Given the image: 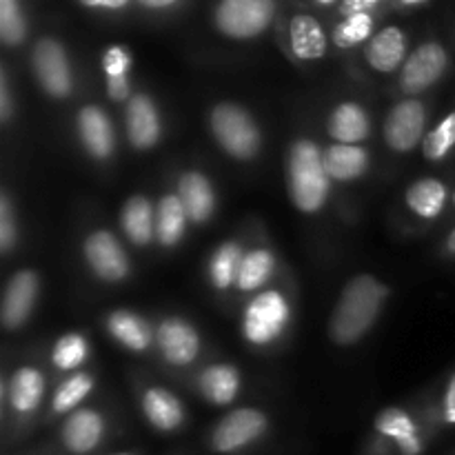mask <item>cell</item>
<instances>
[{
	"label": "cell",
	"mask_w": 455,
	"mask_h": 455,
	"mask_svg": "<svg viewBox=\"0 0 455 455\" xmlns=\"http://www.w3.org/2000/svg\"><path fill=\"white\" fill-rule=\"evenodd\" d=\"M320 4H331V3H336V0H318Z\"/></svg>",
	"instance_id": "bcb514c9"
},
{
	"label": "cell",
	"mask_w": 455,
	"mask_h": 455,
	"mask_svg": "<svg viewBox=\"0 0 455 455\" xmlns=\"http://www.w3.org/2000/svg\"><path fill=\"white\" fill-rule=\"evenodd\" d=\"M373 34V16L371 13H355V16H347L340 25L333 29V44L340 49H351L355 44L371 40Z\"/></svg>",
	"instance_id": "1f68e13d"
},
{
	"label": "cell",
	"mask_w": 455,
	"mask_h": 455,
	"mask_svg": "<svg viewBox=\"0 0 455 455\" xmlns=\"http://www.w3.org/2000/svg\"><path fill=\"white\" fill-rule=\"evenodd\" d=\"M142 411L158 431H173L185 420V409H182L180 400L160 387L147 391L142 398Z\"/></svg>",
	"instance_id": "603a6c76"
},
{
	"label": "cell",
	"mask_w": 455,
	"mask_h": 455,
	"mask_svg": "<svg viewBox=\"0 0 455 455\" xmlns=\"http://www.w3.org/2000/svg\"><path fill=\"white\" fill-rule=\"evenodd\" d=\"M274 269L275 258L269 249H251L249 253H244L235 287L240 291H256V289L265 287L269 283L271 275H274Z\"/></svg>",
	"instance_id": "f1b7e54d"
},
{
	"label": "cell",
	"mask_w": 455,
	"mask_h": 455,
	"mask_svg": "<svg viewBox=\"0 0 455 455\" xmlns=\"http://www.w3.org/2000/svg\"><path fill=\"white\" fill-rule=\"evenodd\" d=\"M376 429L387 438L395 440L403 455H420L422 453V440L418 435V427L413 418L403 409H387L378 416Z\"/></svg>",
	"instance_id": "44dd1931"
},
{
	"label": "cell",
	"mask_w": 455,
	"mask_h": 455,
	"mask_svg": "<svg viewBox=\"0 0 455 455\" xmlns=\"http://www.w3.org/2000/svg\"><path fill=\"white\" fill-rule=\"evenodd\" d=\"M107 92L114 100H127L129 98V78H107Z\"/></svg>",
	"instance_id": "ab89813d"
},
{
	"label": "cell",
	"mask_w": 455,
	"mask_h": 455,
	"mask_svg": "<svg viewBox=\"0 0 455 455\" xmlns=\"http://www.w3.org/2000/svg\"><path fill=\"white\" fill-rule=\"evenodd\" d=\"M107 329L111 336L120 342L123 347L132 351H145L151 345V329L140 315L132 314V311H114L107 318Z\"/></svg>",
	"instance_id": "83f0119b"
},
{
	"label": "cell",
	"mask_w": 455,
	"mask_h": 455,
	"mask_svg": "<svg viewBox=\"0 0 455 455\" xmlns=\"http://www.w3.org/2000/svg\"><path fill=\"white\" fill-rule=\"evenodd\" d=\"M31 67L44 92L65 98L71 92V69L65 47L56 38H40L31 52Z\"/></svg>",
	"instance_id": "8992f818"
},
{
	"label": "cell",
	"mask_w": 455,
	"mask_h": 455,
	"mask_svg": "<svg viewBox=\"0 0 455 455\" xmlns=\"http://www.w3.org/2000/svg\"><path fill=\"white\" fill-rule=\"evenodd\" d=\"M178 198H180L191 222H207L212 218L216 196H213L212 182L200 172H189L180 178Z\"/></svg>",
	"instance_id": "ac0fdd59"
},
{
	"label": "cell",
	"mask_w": 455,
	"mask_h": 455,
	"mask_svg": "<svg viewBox=\"0 0 455 455\" xmlns=\"http://www.w3.org/2000/svg\"><path fill=\"white\" fill-rule=\"evenodd\" d=\"M449 200V187L435 178H422L407 189V204L416 216L434 220L444 212Z\"/></svg>",
	"instance_id": "d4e9b609"
},
{
	"label": "cell",
	"mask_w": 455,
	"mask_h": 455,
	"mask_svg": "<svg viewBox=\"0 0 455 455\" xmlns=\"http://www.w3.org/2000/svg\"><path fill=\"white\" fill-rule=\"evenodd\" d=\"M455 149V109L451 114L444 116L429 133L422 140V151L429 160L438 163V160H444L447 156H451Z\"/></svg>",
	"instance_id": "4dcf8cb0"
},
{
	"label": "cell",
	"mask_w": 455,
	"mask_h": 455,
	"mask_svg": "<svg viewBox=\"0 0 455 455\" xmlns=\"http://www.w3.org/2000/svg\"><path fill=\"white\" fill-rule=\"evenodd\" d=\"M84 258L93 274L107 283H118L129 274V260L124 249L120 247L118 238L109 231H93L84 240Z\"/></svg>",
	"instance_id": "30bf717a"
},
{
	"label": "cell",
	"mask_w": 455,
	"mask_h": 455,
	"mask_svg": "<svg viewBox=\"0 0 455 455\" xmlns=\"http://www.w3.org/2000/svg\"><path fill=\"white\" fill-rule=\"evenodd\" d=\"M118 455H129V453H118Z\"/></svg>",
	"instance_id": "c3c4849f"
},
{
	"label": "cell",
	"mask_w": 455,
	"mask_h": 455,
	"mask_svg": "<svg viewBox=\"0 0 455 455\" xmlns=\"http://www.w3.org/2000/svg\"><path fill=\"white\" fill-rule=\"evenodd\" d=\"M327 129L340 145H360L369 136V116L358 102H342L329 116Z\"/></svg>",
	"instance_id": "d6986e66"
},
{
	"label": "cell",
	"mask_w": 455,
	"mask_h": 455,
	"mask_svg": "<svg viewBox=\"0 0 455 455\" xmlns=\"http://www.w3.org/2000/svg\"><path fill=\"white\" fill-rule=\"evenodd\" d=\"M142 7L147 9H169L178 3V0H138Z\"/></svg>",
	"instance_id": "7bdbcfd3"
},
{
	"label": "cell",
	"mask_w": 455,
	"mask_h": 455,
	"mask_svg": "<svg viewBox=\"0 0 455 455\" xmlns=\"http://www.w3.org/2000/svg\"><path fill=\"white\" fill-rule=\"evenodd\" d=\"M78 133L84 149H87L93 158L105 160L114 154V147H116L114 124H111L109 116H107L100 107L87 105L80 109Z\"/></svg>",
	"instance_id": "5bb4252c"
},
{
	"label": "cell",
	"mask_w": 455,
	"mask_h": 455,
	"mask_svg": "<svg viewBox=\"0 0 455 455\" xmlns=\"http://www.w3.org/2000/svg\"><path fill=\"white\" fill-rule=\"evenodd\" d=\"M324 169H327L329 178L338 182H351L358 180L369 167V154L360 145H336L329 147L323 154Z\"/></svg>",
	"instance_id": "ffe728a7"
},
{
	"label": "cell",
	"mask_w": 455,
	"mask_h": 455,
	"mask_svg": "<svg viewBox=\"0 0 455 455\" xmlns=\"http://www.w3.org/2000/svg\"><path fill=\"white\" fill-rule=\"evenodd\" d=\"M200 391L212 404L225 407L235 400L240 391V373L231 364H213L207 367L198 378Z\"/></svg>",
	"instance_id": "cb8c5ba5"
},
{
	"label": "cell",
	"mask_w": 455,
	"mask_h": 455,
	"mask_svg": "<svg viewBox=\"0 0 455 455\" xmlns=\"http://www.w3.org/2000/svg\"><path fill=\"white\" fill-rule=\"evenodd\" d=\"M380 0H345L340 4V13L342 16H355V13H369V9L378 7Z\"/></svg>",
	"instance_id": "74e56055"
},
{
	"label": "cell",
	"mask_w": 455,
	"mask_h": 455,
	"mask_svg": "<svg viewBox=\"0 0 455 455\" xmlns=\"http://www.w3.org/2000/svg\"><path fill=\"white\" fill-rule=\"evenodd\" d=\"M449 69V52L440 43L420 44L413 49L411 56L404 60L403 74H400V84L407 93H420L434 87L444 71Z\"/></svg>",
	"instance_id": "52a82bcc"
},
{
	"label": "cell",
	"mask_w": 455,
	"mask_h": 455,
	"mask_svg": "<svg viewBox=\"0 0 455 455\" xmlns=\"http://www.w3.org/2000/svg\"><path fill=\"white\" fill-rule=\"evenodd\" d=\"M27 22L18 0H0V38L9 47H16L25 40Z\"/></svg>",
	"instance_id": "e575fe53"
},
{
	"label": "cell",
	"mask_w": 455,
	"mask_h": 455,
	"mask_svg": "<svg viewBox=\"0 0 455 455\" xmlns=\"http://www.w3.org/2000/svg\"><path fill=\"white\" fill-rule=\"evenodd\" d=\"M369 67L380 74H391L407 60V36L400 27H385L371 36L364 49Z\"/></svg>",
	"instance_id": "4fadbf2b"
},
{
	"label": "cell",
	"mask_w": 455,
	"mask_h": 455,
	"mask_svg": "<svg viewBox=\"0 0 455 455\" xmlns=\"http://www.w3.org/2000/svg\"><path fill=\"white\" fill-rule=\"evenodd\" d=\"M129 142L136 149H149L160 138V118L154 100L145 93L129 98L127 105Z\"/></svg>",
	"instance_id": "9a60e30c"
},
{
	"label": "cell",
	"mask_w": 455,
	"mask_h": 455,
	"mask_svg": "<svg viewBox=\"0 0 455 455\" xmlns=\"http://www.w3.org/2000/svg\"><path fill=\"white\" fill-rule=\"evenodd\" d=\"M331 189V178L324 169V158L311 140L293 142L289 154V191L293 204L305 213L324 207Z\"/></svg>",
	"instance_id": "7a4b0ae2"
},
{
	"label": "cell",
	"mask_w": 455,
	"mask_h": 455,
	"mask_svg": "<svg viewBox=\"0 0 455 455\" xmlns=\"http://www.w3.org/2000/svg\"><path fill=\"white\" fill-rule=\"evenodd\" d=\"M243 249L238 243H225L209 262V275L216 289H229L238 283V271L243 265Z\"/></svg>",
	"instance_id": "f546056e"
},
{
	"label": "cell",
	"mask_w": 455,
	"mask_h": 455,
	"mask_svg": "<svg viewBox=\"0 0 455 455\" xmlns=\"http://www.w3.org/2000/svg\"><path fill=\"white\" fill-rule=\"evenodd\" d=\"M132 69V56L124 47L120 44H111L102 53V71L107 78H123Z\"/></svg>",
	"instance_id": "d590c367"
},
{
	"label": "cell",
	"mask_w": 455,
	"mask_h": 455,
	"mask_svg": "<svg viewBox=\"0 0 455 455\" xmlns=\"http://www.w3.org/2000/svg\"><path fill=\"white\" fill-rule=\"evenodd\" d=\"M93 380L87 373H74L71 378H67L60 385L58 394L53 395V411L56 413H69L92 394Z\"/></svg>",
	"instance_id": "d6a6232c"
},
{
	"label": "cell",
	"mask_w": 455,
	"mask_h": 455,
	"mask_svg": "<svg viewBox=\"0 0 455 455\" xmlns=\"http://www.w3.org/2000/svg\"><path fill=\"white\" fill-rule=\"evenodd\" d=\"M44 394V378L38 369L22 367L9 382V404L16 413H31Z\"/></svg>",
	"instance_id": "484cf974"
},
{
	"label": "cell",
	"mask_w": 455,
	"mask_h": 455,
	"mask_svg": "<svg viewBox=\"0 0 455 455\" xmlns=\"http://www.w3.org/2000/svg\"><path fill=\"white\" fill-rule=\"evenodd\" d=\"M267 416L258 409H235L213 429L212 444L218 453H235L256 443L267 431Z\"/></svg>",
	"instance_id": "ba28073f"
},
{
	"label": "cell",
	"mask_w": 455,
	"mask_h": 455,
	"mask_svg": "<svg viewBox=\"0 0 455 455\" xmlns=\"http://www.w3.org/2000/svg\"><path fill=\"white\" fill-rule=\"evenodd\" d=\"M427 109L420 100H400L385 118V140L391 149L411 151L425 140Z\"/></svg>",
	"instance_id": "9c48e42d"
},
{
	"label": "cell",
	"mask_w": 455,
	"mask_h": 455,
	"mask_svg": "<svg viewBox=\"0 0 455 455\" xmlns=\"http://www.w3.org/2000/svg\"><path fill=\"white\" fill-rule=\"evenodd\" d=\"M389 289L373 275H358L349 280L333 307L329 333L336 345H354L376 323Z\"/></svg>",
	"instance_id": "6da1fadb"
},
{
	"label": "cell",
	"mask_w": 455,
	"mask_h": 455,
	"mask_svg": "<svg viewBox=\"0 0 455 455\" xmlns=\"http://www.w3.org/2000/svg\"><path fill=\"white\" fill-rule=\"evenodd\" d=\"M443 418L447 425H455V373L451 376V380H449L447 391H444Z\"/></svg>",
	"instance_id": "f35d334b"
},
{
	"label": "cell",
	"mask_w": 455,
	"mask_h": 455,
	"mask_svg": "<svg viewBox=\"0 0 455 455\" xmlns=\"http://www.w3.org/2000/svg\"><path fill=\"white\" fill-rule=\"evenodd\" d=\"M83 7L89 9H105V12H118L129 4V0H78Z\"/></svg>",
	"instance_id": "b9f144b4"
},
{
	"label": "cell",
	"mask_w": 455,
	"mask_h": 455,
	"mask_svg": "<svg viewBox=\"0 0 455 455\" xmlns=\"http://www.w3.org/2000/svg\"><path fill=\"white\" fill-rule=\"evenodd\" d=\"M87 351L89 345L80 333H65L53 347L52 363L62 371H74L87 360Z\"/></svg>",
	"instance_id": "836d02e7"
},
{
	"label": "cell",
	"mask_w": 455,
	"mask_h": 455,
	"mask_svg": "<svg viewBox=\"0 0 455 455\" xmlns=\"http://www.w3.org/2000/svg\"><path fill=\"white\" fill-rule=\"evenodd\" d=\"M289 309L287 298L280 291H265L253 298L244 309L243 331L251 345L265 347L278 340L289 324Z\"/></svg>",
	"instance_id": "5b68a950"
},
{
	"label": "cell",
	"mask_w": 455,
	"mask_h": 455,
	"mask_svg": "<svg viewBox=\"0 0 455 455\" xmlns=\"http://www.w3.org/2000/svg\"><path fill=\"white\" fill-rule=\"evenodd\" d=\"M187 216L185 207H182L178 194H169L160 200L158 209H156V235L164 247H173L182 240L187 229Z\"/></svg>",
	"instance_id": "4316f807"
},
{
	"label": "cell",
	"mask_w": 455,
	"mask_h": 455,
	"mask_svg": "<svg viewBox=\"0 0 455 455\" xmlns=\"http://www.w3.org/2000/svg\"><path fill=\"white\" fill-rule=\"evenodd\" d=\"M212 132L222 149L238 160H249L260 149V132L251 116L235 102H220L212 111Z\"/></svg>",
	"instance_id": "3957f363"
},
{
	"label": "cell",
	"mask_w": 455,
	"mask_h": 455,
	"mask_svg": "<svg viewBox=\"0 0 455 455\" xmlns=\"http://www.w3.org/2000/svg\"><path fill=\"white\" fill-rule=\"evenodd\" d=\"M0 118L3 123H9L12 118V96H9V83H7V74L3 71V78H0Z\"/></svg>",
	"instance_id": "60d3db41"
},
{
	"label": "cell",
	"mask_w": 455,
	"mask_h": 455,
	"mask_svg": "<svg viewBox=\"0 0 455 455\" xmlns=\"http://www.w3.org/2000/svg\"><path fill=\"white\" fill-rule=\"evenodd\" d=\"M105 435V420L98 411L92 409H78L67 418L62 427V443L71 453H89L100 444Z\"/></svg>",
	"instance_id": "2e32d148"
},
{
	"label": "cell",
	"mask_w": 455,
	"mask_h": 455,
	"mask_svg": "<svg viewBox=\"0 0 455 455\" xmlns=\"http://www.w3.org/2000/svg\"><path fill=\"white\" fill-rule=\"evenodd\" d=\"M275 16V0H220L213 9V22L227 38H258L269 29Z\"/></svg>",
	"instance_id": "277c9868"
},
{
	"label": "cell",
	"mask_w": 455,
	"mask_h": 455,
	"mask_svg": "<svg viewBox=\"0 0 455 455\" xmlns=\"http://www.w3.org/2000/svg\"><path fill=\"white\" fill-rule=\"evenodd\" d=\"M400 3L403 4H422V3H427V0H400Z\"/></svg>",
	"instance_id": "f6af8a7d"
},
{
	"label": "cell",
	"mask_w": 455,
	"mask_h": 455,
	"mask_svg": "<svg viewBox=\"0 0 455 455\" xmlns=\"http://www.w3.org/2000/svg\"><path fill=\"white\" fill-rule=\"evenodd\" d=\"M120 227L138 247H145L156 235V212L151 203L142 196H133L124 203L123 213H120Z\"/></svg>",
	"instance_id": "7402d4cb"
},
{
	"label": "cell",
	"mask_w": 455,
	"mask_h": 455,
	"mask_svg": "<svg viewBox=\"0 0 455 455\" xmlns=\"http://www.w3.org/2000/svg\"><path fill=\"white\" fill-rule=\"evenodd\" d=\"M158 345L164 360L176 367H187L200 351V336L187 320L167 318L158 329Z\"/></svg>",
	"instance_id": "8fae6325"
},
{
	"label": "cell",
	"mask_w": 455,
	"mask_h": 455,
	"mask_svg": "<svg viewBox=\"0 0 455 455\" xmlns=\"http://www.w3.org/2000/svg\"><path fill=\"white\" fill-rule=\"evenodd\" d=\"M289 44L300 60H320L327 53V34L311 13H296L289 22Z\"/></svg>",
	"instance_id": "e0dca14e"
},
{
	"label": "cell",
	"mask_w": 455,
	"mask_h": 455,
	"mask_svg": "<svg viewBox=\"0 0 455 455\" xmlns=\"http://www.w3.org/2000/svg\"><path fill=\"white\" fill-rule=\"evenodd\" d=\"M444 247H447V251L451 253V256H455V229L451 231V234H449L447 244H444Z\"/></svg>",
	"instance_id": "ee69618b"
},
{
	"label": "cell",
	"mask_w": 455,
	"mask_h": 455,
	"mask_svg": "<svg viewBox=\"0 0 455 455\" xmlns=\"http://www.w3.org/2000/svg\"><path fill=\"white\" fill-rule=\"evenodd\" d=\"M13 243H16V225H13L12 203H9V196L3 194L0 198V249L3 253H7Z\"/></svg>",
	"instance_id": "8d00e7d4"
},
{
	"label": "cell",
	"mask_w": 455,
	"mask_h": 455,
	"mask_svg": "<svg viewBox=\"0 0 455 455\" xmlns=\"http://www.w3.org/2000/svg\"><path fill=\"white\" fill-rule=\"evenodd\" d=\"M38 296V275L29 269H22L13 274L4 289L3 300V324L7 329H18L27 323L31 309Z\"/></svg>",
	"instance_id": "7c38bea8"
},
{
	"label": "cell",
	"mask_w": 455,
	"mask_h": 455,
	"mask_svg": "<svg viewBox=\"0 0 455 455\" xmlns=\"http://www.w3.org/2000/svg\"><path fill=\"white\" fill-rule=\"evenodd\" d=\"M453 207H455V191H453Z\"/></svg>",
	"instance_id": "7dc6e473"
}]
</instances>
